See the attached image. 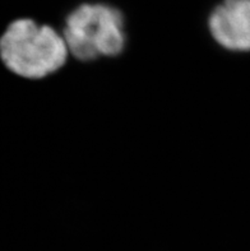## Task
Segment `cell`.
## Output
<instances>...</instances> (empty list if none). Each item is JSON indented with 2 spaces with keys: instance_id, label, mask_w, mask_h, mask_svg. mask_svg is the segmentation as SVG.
Wrapping results in <instances>:
<instances>
[{
  "instance_id": "1",
  "label": "cell",
  "mask_w": 250,
  "mask_h": 251,
  "mask_svg": "<svg viewBox=\"0 0 250 251\" xmlns=\"http://www.w3.org/2000/svg\"><path fill=\"white\" fill-rule=\"evenodd\" d=\"M68 55L63 35L31 18L13 21L0 35V61L22 79H44L64 67Z\"/></svg>"
},
{
  "instance_id": "2",
  "label": "cell",
  "mask_w": 250,
  "mask_h": 251,
  "mask_svg": "<svg viewBox=\"0 0 250 251\" xmlns=\"http://www.w3.org/2000/svg\"><path fill=\"white\" fill-rule=\"evenodd\" d=\"M63 37L78 60L116 56L125 46L123 16L108 4H82L65 19Z\"/></svg>"
},
{
  "instance_id": "3",
  "label": "cell",
  "mask_w": 250,
  "mask_h": 251,
  "mask_svg": "<svg viewBox=\"0 0 250 251\" xmlns=\"http://www.w3.org/2000/svg\"><path fill=\"white\" fill-rule=\"evenodd\" d=\"M208 29L221 48L250 51V0H223L211 13Z\"/></svg>"
}]
</instances>
